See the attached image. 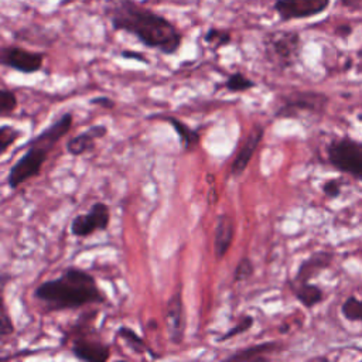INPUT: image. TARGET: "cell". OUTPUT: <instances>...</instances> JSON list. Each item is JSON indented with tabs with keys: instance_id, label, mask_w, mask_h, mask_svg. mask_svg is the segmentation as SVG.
I'll return each instance as SVG.
<instances>
[{
	"instance_id": "cell-1",
	"label": "cell",
	"mask_w": 362,
	"mask_h": 362,
	"mask_svg": "<svg viewBox=\"0 0 362 362\" xmlns=\"http://www.w3.org/2000/svg\"><path fill=\"white\" fill-rule=\"evenodd\" d=\"M102 11L112 30L136 37L146 48L174 55L182 45V33L163 14L137 0H103Z\"/></svg>"
},
{
	"instance_id": "cell-2",
	"label": "cell",
	"mask_w": 362,
	"mask_h": 362,
	"mask_svg": "<svg viewBox=\"0 0 362 362\" xmlns=\"http://www.w3.org/2000/svg\"><path fill=\"white\" fill-rule=\"evenodd\" d=\"M33 296L48 313L76 310L106 301V296L99 288L95 277L76 266H69L58 277L40 283Z\"/></svg>"
},
{
	"instance_id": "cell-3",
	"label": "cell",
	"mask_w": 362,
	"mask_h": 362,
	"mask_svg": "<svg viewBox=\"0 0 362 362\" xmlns=\"http://www.w3.org/2000/svg\"><path fill=\"white\" fill-rule=\"evenodd\" d=\"M72 123L74 116L71 112H66L28 141L25 146V153L10 167L7 173L6 181L11 189H17L30 178L40 174L48 154L52 151L57 143L68 134Z\"/></svg>"
},
{
	"instance_id": "cell-4",
	"label": "cell",
	"mask_w": 362,
	"mask_h": 362,
	"mask_svg": "<svg viewBox=\"0 0 362 362\" xmlns=\"http://www.w3.org/2000/svg\"><path fill=\"white\" fill-rule=\"evenodd\" d=\"M301 35L294 30L270 31L263 38V54L266 59L279 69L293 68L301 57Z\"/></svg>"
},
{
	"instance_id": "cell-5",
	"label": "cell",
	"mask_w": 362,
	"mask_h": 362,
	"mask_svg": "<svg viewBox=\"0 0 362 362\" xmlns=\"http://www.w3.org/2000/svg\"><path fill=\"white\" fill-rule=\"evenodd\" d=\"M327 161L338 171L362 182V141L348 134L334 137L325 146Z\"/></svg>"
},
{
	"instance_id": "cell-6",
	"label": "cell",
	"mask_w": 362,
	"mask_h": 362,
	"mask_svg": "<svg viewBox=\"0 0 362 362\" xmlns=\"http://www.w3.org/2000/svg\"><path fill=\"white\" fill-rule=\"evenodd\" d=\"M329 103V98L318 90H293L281 96L279 107L274 110L277 119H298L301 116H322Z\"/></svg>"
},
{
	"instance_id": "cell-7",
	"label": "cell",
	"mask_w": 362,
	"mask_h": 362,
	"mask_svg": "<svg viewBox=\"0 0 362 362\" xmlns=\"http://www.w3.org/2000/svg\"><path fill=\"white\" fill-rule=\"evenodd\" d=\"M71 338V354L86 362H105L110 358V346L103 341L92 337V327H83L78 321L69 331Z\"/></svg>"
},
{
	"instance_id": "cell-8",
	"label": "cell",
	"mask_w": 362,
	"mask_h": 362,
	"mask_svg": "<svg viewBox=\"0 0 362 362\" xmlns=\"http://www.w3.org/2000/svg\"><path fill=\"white\" fill-rule=\"evenodd\" d=\"M329 4L331 0H274L272 8L280 21L288 23L322 14Z\"/></svg>"
},
{
	"instance_id": "cell-9",
	"label": "cell",
	"mask_w": 362,
	"mask_h": 362,
	"mask_svg": "<svg viewBox=\"0 0 362 362\" xmlns=\"http://www.w3.org/2000/svg\"><path fill=\"white\" fill-rule=\"evenodd\" d=\"M0 64L21 74H34L44 65V54L18 45H4L0 49Z\"/></svg>"
},
{
	"instance_id": "cell-10",
	"label": "cell",
	"mask_w": 362,
	"mask_h": 362,
	"mask_svg": "<svg viewBox=\"0 0 362 362\" xmlns=\"http://www.w3.org/2000/svg\"><path fill=\"white\" fill-rule=\"evenodd\" d=\"M110 222V209L105 202H95L86 212L76 215L71 222V233L86 238L96 230H106Z\"/></svg>"
},
{
	"instance_id": "cell-11",
	"label": "cell",
	"mask_w": 362,
	"mask_h": 362,
	"mask_svg": "<svg viewBox=\"0 0 362 362\" xmlns=\"http://www.w3.org/2000/svg\"><path fill=\"white\" fill-rule=\"evenodd\" d=\"M165 327L168 332V339L174 345H180L185 335V307L182 300V286L174 291L168 298L165 307Z\"/></svg>"
},
{
	"instance_id": "cell-12",
	"label": "cell",
	"mask_w": 362,
	"mask_h": 362,
	"mask_svg": "<svg viewBox=\"0 0 362 362\" xmlns=\"http://www.w3.org/2000/svg\"><path fill=\"white\" fill-rule=\"evenodd\" d=\"M335 253L332 250H317L307 256L300 266L297 267L296 276L291 281L296 283H308L314 277H317L321 272L329 269L334 263Z\"/></svg>"
},
{
	"instance_id": "cell-13",
	"label": "cell",
	"mask_w": 362,
	"mask_h": 362,
	"mask_svg": "<svg viewBox=\"0 0 362 362\" xmlns=\"http://www.w3.org/2000/svg\"><path fill=\"white\" fill-rule=\"evenodd\" d=\"M235 219L229 214H219L215 221L214 233V256L216 260H222L229 252L235 238Z\"/></svg>"
},
{
	"instance_id": "cell-14",
	"label": "cell",
	"mask_w": 362,
	"mask_h": 362,
	"mask_svg": "<svg viewBox=\"0 0 362 362\" xmlns=\"http://www.w3.org/2000/svg\"><path fill=\"white\" fill-rule=\"evenodd\" d=\"M264 136V127L260 124H256L252 132L247 134L246 140L243 141L240 150L238 151V154L235 156L232 165H230V174L232 175H240L242 173H245L246 167L249 165L253 154L256 153L260 141L263 140Z\"/></svg>"
},
{
	"instance_id": "cell-15",
	"label": "cell",
	"mask_w": 362,
	"mask_h": 362,
	"mask_svg": "<svg viewBox=\"0 0 362 362\" xmlns=\"http://www.w3.org/2000/svg\"><path fill=\"white\" fill-rule=\"evenodd\" d=\"M107 134L106 124H93L83 130L82 133L71 137L66 143V151L71 156H82L86 151L92 150L96 144V140L105 137Z\"/></svg>"
},
{
	"instance_id": "cell-16",
	"label": "cell",
	"mask_w": 362,
	"mask_h": 362,
	"mask_svg": "<svg viewBox=\"0 0 362 362\" xmlns=\"http://www.w3.org/2000/svg\"><path fill=\"white\" fill-rule=\"evenodd\" d=\"M281 351V344L274 341H266L262 344H255L226 356V361H269L270 356Z\"/></svg>"
},
{
	"instance_id": "cell-17",
	"label": "cell",
	"mask_w": 362,
	"mask_h": 362,
	"mask_svg": "<svg viewBox=\"0 0 362 362\" xmlns=\"http://www.w3.org/2000/svg\"><path fill=\"white\" fill-rule=\"evenodd\" d=\"M293 296L296 297V300L307 310L314 308L315 305H318L320 303H322L325 300V293L324 290L313 283H296V281H290L288 283Z\"/></svg>"
},
{
	"instance_id": "cell-18",
	"label": "cell",
	"mask_w": 362,
	"mask_h": 362,
	"mask_svg": "<svg viewBox=\"0 0 362 362\" xmlns=\"http://www.w3.org/2000/svg\"><path fill=\"white\" fill-rule=\"evenodd\" d=\"M165 122H168L171 124V127L174 129V132L177 133L181 147L185 151H191L192 148H195L199 141H201V134L198 133V130L189 127L187 123H184L182 120L174 117V116H167L164 117Z\"/></svg>"
},
{
	"instance_id": "cell-19",
	"label": "cell",
	"mask_w": 362,
	"mask_h": 362,
	"mask_svg": "<svg viewBox=\"0 0 362 362\" xmlns=\"http://www.w3.org/2000/svg\"><path fill=\"white\" fill-rule=\"evenodd\" d=\"M116 337L122 338L123 342L126 344L127 348H130L136 354H150L153 358H157V355L153 352V349L144 342V339L136 334L130 327L127 325H120L116 331Z\"/></svg>"
},
{
	"instance_id": "cell-20",
	"label": "cell",
	"mask_w": 362,
	"mask_h": 362,
	"mask_svg": "<svg viewBox=\"0 0 362 362\" xmlns=\"http://www.w3.org/2000/svg\"><path fill=\"white\" fill-rule=\"evenodd\" d=\"M230 41H232V34L229 30H225V28L211 27L204 34V42L211 45L214 49L223 48L229 45Z\"/></svg>"
},
{
	"instance_id": "cell-21",
	"label": "cell",
	"mask_w": 362,
	"mask_h": 362,
	"mask_svg": "<svg viewBox=\"0 0 362 362\" xmlns=\"http://www.w3.org/2000/svg\"><path fill=\"white\" fill-rule=\"evenodd\" d=\"M341 314L351 322H362V300L349 296L341 305Z\"/></svg>"
},
{
	"instance_id": "cell-22",
	"label": "cell",
	"mask_w": 362,
	"mask_h": 362,
	"mask_svg": "<svg viewBox=\"0 0 362 362\" xmlns=\"http://www.w3.org/2000/svg\"><path fill=\"white\" fill-rule=\"evenodd\" d=\"M255 86H256V83L239 71L230 74L225 81V88L229 92H246Z\"/></svg>"
},
{
	"instance_id": "cell-23",
	"label": "cell",
	"mask_w": 362,
	"mask_h": 362,
	"mask_svg": "<svg viewBox=\"0 0 362 362\" xmlns=\"http://www.w3.org/2000/svg\"><path fill=\"white\" fill-rule=\"evenodd\" d=\"M23 136L20 129H16L10 124H1L0 127V153L4 154L13 143H16Z\"/></svg>"
},
{
	"instance_id": "cell-24",
	"label": "cell",
	"mask_w": 362,
	"mask_h": 362,
	"mask_svg": "<svg viewBox=\"0 0 362 362\" xmlns=\"http://www.w3.org/2000/svg\"><path fill=\"white\" fill-rule=\"evenodd\" d=\"M253 324H255V318L250 314H246L228 332L222 334L216 341L218 342H225V341H228V339H230V338H233L236 335L245 334L246 331H249L253 327Z\"/></svg>"
},
{
	"instance_id": "cell-25",
	"label": "cell",
	"mask_w": 362,
	"mask_h": 362,
	"mask_svg": "<svg viewBox=\"0 0 362 362\" xmlns=\"http://www.w3.org/2000/svg\"><path fill=\"white\" fill-rule=\"evenodd\" d=\"M18 106V99L14 90L8 88H1L0 90V113L3 116H7L13 113Z\"/></svg>"
},
{
	"instance_id": "cell-26",
	"label": "cell",
	"mask_w": 362,
	"mask_h": 362,
	"mask_svg": "<svg viewBox=\"0 0 362 362\" xmlns=\"http://www.w3.org/2000/svg\"><path fill=\"white\" fill-rule=\"evenodd\" d=\"M255 266L249 257H242L233 272V283H242L253 276Z\"/></svg>"
},
{
	"instance_id": "cell-27",
	"label": "cell",
	"mask_w": 362,
	"mask_h": 362,
	"mask_svg": "<svg viewBox=\"0 0 362 362\" xmlns=\"http://www.w3.org/2000/svg\"><path fill=\"white\" fill-rule=\"evenodd\" d=\"M14 332V324L13 320L7 311V305L4 301H1V314H0V338L4 341Z\"/></svg>"
},
{
	"instance_id": "cell-28",
	"label": "cell",
	"mask_w": 362,
	"mask_h": 362,
	"mask_svg": "<svg viewBox=\"0 0 362 362\" xmlns=\"http://www.w3.org/2000/svg\"><path fill=\"white\" fill-rule=\"evenodd\" d=\"M342 187H344V181L342 180H339V178H329V180H327L322 184L321 189H322V192H324V195L327 198L335 199V198H338L341 195Z\"/></svg>"
},
{
	"instance_id": "cell-29",
	"label": "cell",
	"mask_w": 362,
	"mask_h": 362,
	"mask_svg": "<svg viewBox=\"0 0 362 362\" xmlns=\"http://www.w3.org/2000/svg\"><path fill=\"white\" fill-rule=\"evenodd\" d=\"M90 105H98L100 107H105V109H112L115 107V100L107 98V96H96V98H92L89 100Z\"/></svg>"
},
{
	"instance_id": "cell-30",
	"label": "cell",
	"mask_w": 362,
	"mask_h": 362,
	"mask_svg": "<svg viewBox=\"0 0 362 362\" xmlns=\"http://www.w3.org/2000/svg\"><path fill=\"white\" fill-rule=\"evenodd\" d=\"M120 57L122 58H126V59H136V61H140V62H144V64H148V59L140 54V52H136V51H130V49H123L120 52Z\"/></svg>"
},
{
	"instance_id": "cell-31",
	"label": "cell",
	"mask_w": 362,
	"mask_h": 362,
	"mask_svg": "<svg viewBox=\"0 0 362 362\" xmlns=\"http://www.w3.org/2000/svg\"><path fill=\"white\" fill-rule=\"evenodd\" d=\"M339 4L348 10H359L362 7V0H338Z\"/></svg>"
},
{
	"instance_id": "cell-32",
	"label": "cell",
	"mask_w": 362,
	"mask_h": 362,
	"mask_svg": "<svg viewBox=\"0 0 362 362\" xmlns=\"http://www.w3.org/2000/svg\"><path fill=\"white\" fill-rule=\"evenodd\" d=\"M335 33H337V35H339L341 38H346V37L351 35L352 28H351V25H339Z\"/></svg>"
},
{
	"instance_id": "cell-33",
	"label": "cell",
	"mask_w": 362,
	"mask_h": 362,
	"mask_svg": "<svg viewBox=\"0 0 362 362\" xmlns=\"http://www.w3.org/2000/svg\"><path fill=\"white\" fill-rule=\"evenodd\" d=\"M74 1H76V0H59V1H58V6H59V7H65V6L72 4Z\"/></svg>"
},
{
	"instance_id": "cell-34",
	"label": "cell",
	"mask_w": 362,
	"mask_h": 362,
	"mask_svg": "<svg viewBox=\"0 0 362 362\" xmlns=\"http://www.w3.org/2000/svg\"><path fill=\"white\" fill-rule=\"evenodd\" d=\"M356 55L359 57V58H362V47L358 49V52H356Z\"/></svg>"
}]
</instances>
